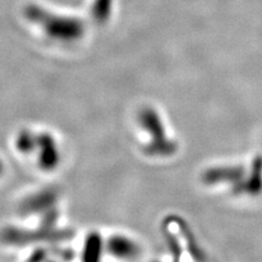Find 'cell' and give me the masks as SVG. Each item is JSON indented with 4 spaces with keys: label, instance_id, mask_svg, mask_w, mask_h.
<instances>
[{
    "label": "cell",
    "instance_id": "4",
    "mask_svg": "<svg viewBox=\"0 0 262 262\" xmlns=\"http://www.w3.org/2000/svg\"><path fill=\"white\" fill-rule=\"evenodd\" d=\"M33 142L34 141H33V138L30 134H28V133L21 134L19 137V140H18L19 150L23 151V152H29L31 150Z\"/></svg>",
    "mask_w": 262,
    "mask_h": 262
},
{
    "label": "cell",
    "instance_id": "1",
    "mask_svg": "<svg viewBox=\"0 0 262 262\" xmlns=\"http://www.w3.org/2000/svg\"><path fill=\"white\" fill-rule=\"evenodd\" d=\"M140 121L143 128L150 131L152 136V142L146 147L147 153L167 155L174 152V143H171L167 138H165L162 122L157 113L151 108H145L141 112Z\"/></svg>",
    "mask_w": 262,
    "mask_h": 262
},
{
    "label": "cell",
    "instance_id": "3",
    "mask_svg": "<svg viewBox=\"0 0 262 262\" xmlns=\"http://www.w3.org/2000/svg\"><path fill=\"white\" fill-rule=\"evenodd\" d=\"M40 143L43 144L42 155H40V160H42V165L44 168H52L58 161V154L53 139L49 136H43L39 139Z\"/></svg>",
    "mask_w": 262,
    "mask_h": 262
},
{
    "label": "cell",
    "instance_id": "2",
    "mask_svg": "<svg viewBox=\"0 0 262 262\" xmlns=\"http://www.w3.org/2000/svg\"><path fill=\"white\" fill-rule=\"evenodd\" d=\"M110 249L113 255L119 257H131L137 255V246L125 237H113L110 242Z\"/></svg>",
    "mask_w": 262,
    "mask_h": 262
}]
</instances>
